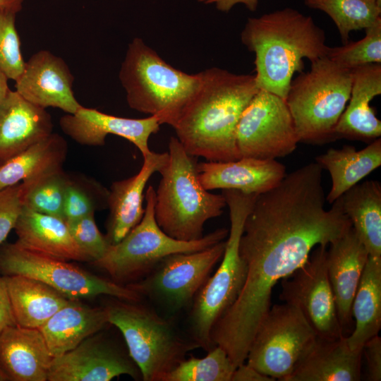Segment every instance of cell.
<instances>
[{
	"label": "cell",
	"mask_w": 381,
	"mask_h": 381,
	"mask_svg": "<svg viewBox=\"0 0 381 381\" xmlns=\"http://www.w3.org/2000/svg\"><path fill=\"white\" fill-rule=\"evenodd\" d=\"M59 125L65 134L82 145L102 146L108 135L120 136L132 143L143 157L151 152L149 138L159 131L161 124L155 116L129 119L83 106L75 114L63 116Z\"/></svg>",
	"instance_id": "16"
},
{
	"label": "cell",
	"mask_w": 381,
	"mask_h": 381,
	"mask_svg": "<svg viewBox=\"0 0 381 381\" xmlns=\"http://www.w3.org/2000/svg\"><path fill=\"white\" fill-rule=\"evenodd\" d=\"M46 109L10 90L0 104V164L52 133Z\"/></svg>",
	"instance_id": "19"
},
{
	"label": "cell",
	"mask_w": 381,
	"mask_h": 381,
	"mask_svg": "<svg viewBox=\"0 0 381 381\" xmlns=\"http://www.w3.org/2000/svg\"><path fill=\"white\" fill-rule=\"evenodd\" d=\"M362 355L350 349L346 336L317 337L286 381H358Z\"/></svg>",
	"instance_id": "23"
},
{
	"label": "cell",
	"mask_w": 381,
	"mask_h": 381,
	"mask_svg": "<svg viewBox=\"0 0 381 381\" xmlns=\"http://www.w3.org/2000/svg\"><path fill=\"white\" fill-rule=\"evenodd\" d=\"M274 379L265 375L247 363H243L234 370L231 381H274Z\"/></svg>",
	"instance_id": "41"
},
{
	"label": "cell",
	"mask_w": 381,
	"mask_h": 381,
	"mask_svg": "<svg viewBox=\"0 0 381 381\" xmlns=\"http://www.w3.org/2000/svg\"><path fill=\"white\" fill-rule=\"evenodd\" d=\"M315 162L330 174L332 186L326 200L332 204L381 165V139L374 140L359 150L351 145L330 148L317 156Z\"/></svg>",
	"instance_id": "27"
},
{
	"label": "cell",
	"mask_w": 381,
	"mask_h": 381,
	"mask_svg": "<svg viewBox=\"0 0 381 381\" xmlns=\"http://www.w3.org/2000/svg\"><path fill=\"white\" fill-rule=\"evenodd\" d=\"M202 186L207 190L232 189L259 195L276 186L286 176L285 166L276 159L241 157L229 162L198 164Z\"/></svg>",
	"instance_id": "18"
},
{
	"label": "cell",
	"mask_w": 381,
	"mask_h": 381,
	"mask_svg": "<svg viewBox=\"0 0 381 381\" xmlns=\"http://www.w3.org/2000/svg\"><path fill=\"white\" fill-rule=\"evenodd\" d=\"M351 315L355 327L346 341L350 349L361 352L364 344L381 327V258L368 256L356 292Z\"/></svg>",
	"instance_id": "30"
},
{
	"label": "cell",
	"mask_w": 381,
	"mask_h": 381,
	"mask_svg": "<svg viewBox=\"0 0 381 381\" xmlns=\"http://www.w3.org/2000/svg\"><path fill=\"white\" fill-rule=\"evenodd\" d=\"M226 241L205 249L170 255L146 277L128 286L174 313L190 305L221 260Z\"/></svg>",
	"instance_id": "11"
},
{
	"label": "cell",
	"mask_w": 381,
	"mask_h": 381,
	"mask_svg": "<svg viewBox=\"0 0 381 381\" xmlns=\"http://www.w3.org/2000/svg\"><path fill=\"white\" fill-rule=\"evenodd\" d=\"M167 152L153 151L143 157L140 170L134 176L112 183L109 190L106 238L111 245L122 240L142 219L144 190L150 177L167 164Z\"/></svg>",
	"instance_id": "17"
},
{
	"label": "cell",
	"mask_w": 381,
	"mask_h": 381,
	"mask_svg": "<svg viewBox=\"0 0 381 381\" xmlns=\"http://www.w3.org/2000/svg\"><path fill=\"white\" fill-rule=\"evenodd\" d=\"M235 369L224 349L215 345L205 357L182 360L162 381H231Z\"/></svg>",
	"instance_id": "32"
},
{
	"label": "cell",
	"mask_w": 381,
	"mask_h": 381,
	"mask_svg": "<svg viewBox=\"0 0 381 381\" xmlns=\"http://www.w3.org/2000/svg\"><path fill=\"white\" fill-rule=\"evenodd\" d=\"M364 30L363 39L339 47H329L326 57L351 70L368 64H381V17Z\"/></svg>",
	"instance_id": "34"
},
{
	"label": "cell",
	"mask_w": 381,
	"mask_h": 381,
	"mask_svg": "<svg viewBox=\"0 0 381 381\" xmlns=\"http://www.w3.org/2000/svg\"><path fill=\"white\" fill-rule=\"evenodd\" d=\"M74 76L66 61L48 50H40L25 62L16 82V91L30 103L75 114L83 106L73 91Z\"/></svg>",
	"instance_id": "15"
},
{
	"label": "cell",
	"mask_w": 381,
	"mask_h": 381,
	"mask_svg": "<svg viewBox=\"0 0 381 381\" xmlns=\"http://www.w3.org/2000/svg\"><path fill=\"white\" fill-rule=\"evenodd\" d=\"M298 143L286 99L259 89L237 126L240 157L276 159L292 153Z\"/></svg>",
	"instance_id": "12"
},
{
	"label": "cell",
	"mask_w": 381,
	"mask_h": 381,
	"mask_svg": "<svg viewBox=\"0 0 381 381\" xmlns=\"http://www.w3.org/2000/svg\"><path fill=\"white\" fill-rule=\"evenodd\" d=\"M7 380H8L7 376L6 375V374L4 373V371L0 367V381H7Z\"/></svg>",
	"instance_id": "45"
},
{
	"label": "cell",
	"mask_w": 381,
	"mask_h": 381,
	"mask_svg": "<svg viewBox=\"0 0 381 381\" xmlns=\"http://www.w3.org/2000/svg\"><path fill=\"white\" fill-rule=\"evenodd\" d=\"M18 12L0 8V69L8 79L16 81L23 72L20 40L16 28Z\"/></svg>",
	"instance_id": "36"
},
{
	"label": "cell",
	"mask_w": 381,
	"mask_h": 381,
	"mask_svg": "<svg viewBox=\"0 0 381 381\" xmlns=\"http://www.w3.org/2000/svg\"><path fill=\"white\" fill-rule=\"evenodd\" d=\"M353 70L328 58L311 62L292 80L286 102L299 142L322 145L334 139V128L349 100Z\"/></svg>",
	"instance_id": "5"
},
{
	"label": "cell",
	"mask_w": 381,
	"mask_h": 381,
	"mask_svg": "<svg viewBox=\"0 0 381 381\" xmlns=\"http://www.w3.org/2000/svg\"><path fill=\"white\" fill-rule=\"evenodd\" d=\"M109 190L100 184L83 179L69 180L66 190L63 215L67 222L95 214L98 209L107 208Z\"/></svg>",
	"instance_id": "35"
},
{
	"label": "cell",
	"mask_w": 381,
	"mask_h": 381,
	"mask_svg": "<svg viewBox=\"0 0 381 381\" xmlns=\"http://www.w3.org/2000/svg\"><path fill=\"white\" fill-rule=\"evenodd\" d=\"M199 3L211 5L222 12H229L236 4H243L250 11L257 10L259 0H197Z\"/></svg>",
	"instance_id": "42"
},
{
	"label": "cell",
	"mask_w": 381,
	"mask_h": 381,
	"mask_svg": "<svg viewBox=\"0 0 381 381\" xmlns=\"http://www.w3.org/2000/svg\"><path fill=\"white\" fill-rule=\"evenodd\" d=\"M106 307L109 324L123 336L129 356L142 380L162 381L186 354L199 346L179 332L173 322L139 301L118 299Z\"/></svg>",
	"instance_id": "7"
},
{
	"label": "cell",
	"mask_w": 381,
	"mask_h": 381,
	"mask_svg": "<svg viewBox=\"0 0 381 381\" xmlns=\"http://www.w3.org/2000/svg\"><path fill=\"white\" fill-rule=\"evenodd\" d=\"M143 217L119 243L111 245L104 256L93 263L115 281L126 282L147 275L166 257L209 248L228 236L229 230L217 229L194 241H181L167 234L155 217V190L149 186L145 193Z\"/></svg>",
	"instance_id": "8"
},
{
	"label": "cell",
	"mask_w": 381,
	"mask_h": 381,
	"mask_svg": "<svg viewBox=\"0 0 381 381\" xmlns=\"http://www.w3.org/2000/svg\"><path fill=\"white\" fill-rule=\"evenodd\" d=\"M8 78L5 73L0 69V104L7 95L10 90L8 85Z\"/></svg>",
	"instance_id": "43"
},
{
	"label": "cell",
	"mask_w": 381,
	"mask_h": 381,
	"mask_svg": "<svg viewBox=\"0 0 381 381\" xmlns=\"http://www.w3.org/2000/svg\"><path fill=\"white\" fill-rule=\"evenodd\" d=\"M344 211L368 255L381 258V183H358L341 196Z\"/></svg>",
	"instance_id": "29"
},
{
	"label": "cell",
	"mask_w": 381,
	"mask_h": 381,
	"mask_svg": "<svg viewBox=\"0 0 381 381\" xmlns=\"http://www.w3.org/2000/svg\"><path fill=\"white\" fill-rule=\"evenodd\" d=\"M200 73V89L174 127L176 138L196 157L210 162L238 159L236 129L259 90L255 76L217 67Z\"/></svg>",
	"instance_id": "1"
},
{
	"label": "cell",
	"mask_w": 381,
	"mask_h": 381,
	"mask_svg": "<svg viewBox=\"0 0 381 381\" xmlns=\"http://www.w3.org/2000/svg\"><path fill=\"white\" fill-rule=\"evenodd\" d=\"M52 356L39 329L17 325L0 334V367L12 381H47Z\"/></svg>",
	"instance_id": "22"
},
{
	"label": "cell",
	"mask_w": 381,
	"mask_h": 381,
	"mask_svg": "<svg viewBox=\"0 0 381 381\" xmlns=\"http://www.w3.org/2000/svg\"><path fill=\"white\" fill-rule=\"evenodd\" d=\"M66 223L73 239L91 262L97 261L104 256L111 244L99 230L95 214Z\"/></svg>",
	"instance_id": "37"
},
{
	"label": "cell",
	"mask_w": 381,
	"mask_h": 381,
	"mask_svg": "<svg viewBox=\"0 0 381 381\" xmlns=\"http://www.w3.org/2000/svg\"><path fill=\"white\" fill-rule=\"evenodd\" d=\"M353 70L349 104L334 128V139L370 143L380 138L381 121L370 106L381 94V64H368Z\"/></svg>",
	"instance_id": "20"
},
{
	"label": "cell",
	"mask_w": 381,
	"mask_h": 381,
	"mask_svg": "<svg viewBox=\"0 0 381 381\" xmlns=\"http://www.w3.org/2000/svg\"><path fill=\"white\" fill-rule=\"evenodd\" d=\"M241 40L255 54L258 88L284 99L294 75L303 72V59L325 57L329 47L313 18L290 7L248 18Z\"/></svg>",
	"instance_id": "2"
},
{
	"label": "cell",
	"mask_w": 381,
	"mask_h": 381,
	"mask_svg": "<svg viewBox=\"0 0 381 381\" xmlns=\"http://www.w3.org/2000/svg\"><path fill=\"white\" fill-rule=\"evenodd\" d=\"M17 325L39 329L71 300L46 284L22 275H4Z\"/></svg>",
	"instance_id": "26"
},
{
	"label": "cell",
	"mask_w": 381,
	"mask_h": 381,
	"mask_svg": "<svg viewBox=\"0 0 381 381\" xmlns=\"http://www.w3.org/2000/svg\"><path fill=\"white\" fill-rule=\"evenodd\" d=\"M108 324L106 308H90L71 300L39 329L54 358L74 349Z\"/></svg>",
	"instance_id": "25"
},
{
	"label": "cell",
	"mask_w": 381,
	"mask_h": 381,
	"mask_svg": "<svg viewBox=\"0 0 381 381\" xmlns=\"http://www.w3.org/2000/svg\"><path fill=\"white\" fill-rule=\"evenodd\" d=\"M168 149V162L159 172L161 179L155 190V219L172 238L197 240L203 236L205 222L223 213L226 200L202 186L198 157L190 155L176 137H171Z\"/></svg>",
	"instance_id": "3"
},
{
	"label": "cell",
	"mask_w": 381,
	"mask_h": 381,
	"mask_svg": "<svg viewBox=\"0 0 381 381\" xmlns=\"http://www.w3.org/2000/svg\"><path fill=\"white\" fill-rule=\"evenodd\" d=\"M119 78L131 109L173 128L202 83L200 72L188 74L175 68L140 37L128 44Z\"/></svg>",
	"instance_id": "4"
},
{
	"label": "cell",
	"mask_w": 381,
	"mask_h": 381,
	"mask_svg": "<svg viewBox=\"0 0 381 381\" xmlns=\"http://www.w3.org/2000/svg\"><path fill=\"white\" fill-rule=\"evenodd\" d=\"M304 4L330 17L343 44L351 32L365 29L381 17V0H304Z\"/></svg>",
	"instance_id": "31"
},
{
	"label": "cell",
	"mask_w": 381,
	"mask_h": 381,
	"mask_svg": "<svg viewBox=\"0 0 381 381\" xmlns=\"http://www.w3.org/2000/svg\"><path fill=\"white\" fill-rule=\"evenodd\" d=\"M68 146L56 133L0 164V190L62 169Z\"/></svg>",
	"instance_id": "28"
},
{
	"label": "cell",
	"mask_w": 381,
	"mask_h": 381,
	"mask_svg": "<svg viewBox=\"0 0 381 381\" xmlns=\"http://www.w3.org/2000/svg\"><path fill=\"white\" fill-rule=\"evenodd\" d=\"M23 183L0 190V245L14 229L23 207Z\"/></svg>",
	"instance_id": "38"
},
{
	"label": "cell",
	"mask_w": 381,
	"mask_h": 381,
	"mask_svg": "<svg viewBox=\"0 0 381 381\" xmlns=\"http://www.w3.org/2000/svg\"><path fill=\"white\" fill-rule=\"evenodd\" d=\"M0 271L4 275H22L39 280L71 300L100 295L140 301L134 289L100 277L62 259L25 248L16 242L0 249Z\"/></svg>",
	"instance_id": "9"
},
{
	"label": "cell",
	"mask_w": 381,
	"mask_h": 381,
	"mask_svg": "<svg viewBox=\"0 0 381 381\" xmlns=\"http://www.w3.org/2000/svg\"><path fill=\"white\" fill-rule=\"evenodd\" d=\"M329 246L327 274L339 321L344 332L351 321L353 299L369 255L353 227Z\"/></svg>",
	"instance_id": "21"
},
{
	"label": "cell",
	"mask_w": 381,
	"mask_h": 381,
	"mask_svg": "<svg viewBox=\"0 0 381 381\" xmlns=\"http://www.w3.org/2000/svg\"><path fill=\"white\" fill-rule=\"evenodd\" d=\"M14 229L18 243L28 249L64 260L90 261L60 217L23 207Z\"/></svg>",
	"instance_id": "24"
},
{
	"label": "cell",
	"mask_w": 381,
	"mask_h": 381,
	"mask_svg": "<svg viewBox=\"0 0 381 381\" xmlns=\"http://www.w3.org/2000/svg\"><path fill=\"white\" fill-rule=\"evenodd\" d=\"M316 337L298 308L286 303L274 305L256 332L246 363L274 380L286 381Z\"/></svg>",
	"instance_id": "10"
},
{
	"label": "cell",
	"mask_w": 381,
	"mask_h": 381,
	"mask_svg": "<svg viewBox=\"0 0 381 381\" xmlns=\"http://www.w3.org/2000/svg\"><path fill=\"white\" fill-rule=\"evenodd\" d=\"M121 375L133 378L140 372L130 358L106 339L91 336L52 359L48 381H109Z\"/></svg>",
	"instance_id": "14"
},
{
	"label": "cell",
	"mask_w": 381,
	"mask_h": 381,
	"mask_svg": "<svg viewBox=\"0 0 381 381\" xmlns=\"http://www.w3.org/2000/svg\"><path fill=\"white\" fill-rule=\"evenodd\" d=\"M229 210L230 229L219 267L209 277L191 305L190 325L192 339L205 350L214 345L212 328L233 304L246 279V266L239 251L245 220L258 195L232 190H222Z\"/></svg>",
	"instance_id": "6"
},
{
	"label": "cell",
	"mask_w": 381,
	"mask_h": 381,
	"mask_svg": "<svg viewBox=\"0 0 381 381\" xmlns=\"http://www.w3.org/2000/svg\"><path fill=\"white\" fill-rule=\"evenodd\" d=\"M326 246H318L308 260L282 280L281 301L300 310L317 337L344 336L327 274Z\"/></svg>",
	"instance_id": "13"
},
{
	"label": "cell",
	"mask_w": 381,
	"mask_h": 381,
	"mask_svg": "<svg viewBox=\"0 0 381 381\" xmlns=\"http://www.w3.org/2000/svg\"><path fill=\"white\" fill-rule=\"evenodd\" d=\"M16 325L5 279L0 276V334Z\"/></svg>",
	"instance_id": "40"
},
{
	"label": "cell",
	"mask_w": 381,
	"mask_h": 381,
	"mask_svg": "<svg viewBox=\"0 0 381 381\" xmlns=\"http://www.w3.org/2000/svg\"><path fill=\"white\" fill-rule=\"evenodd\" d=\"M24 0H0V8H8L19 12Z\"/></svg>",
	"instance_id": "44"
},
{
	"label": "cell",
	"mask_w": 381,
	"mask_h": 381,
	"mask_svg": "<svg viewBox=\"0 0 381 381\" xmlns=\"http://www.w3.org/2000/svg\"><path fill=\"white\" fill-rule=\"evenodd\" d=\"M362 353L364 354L367 367V380H381V338L377 335L370 338L363 345Z\"/></svg>",
	"instance_id": "39"
},
{
	"label": "cell",
	"mask_w": 381,
	"mask_h": 381,
	"mask_svg": "<svg viewBox=\"0 0 381 381\" xmlns=\"http://www.w3.org/2000/svg\"><path fill=\"white\" fill-rule=\"evenodd\" d=\"M69 175L62 169L22 182L23 206L64 219L63 208Z\"/></svg>",
	"instance_id": "33"
}]
</instances>
